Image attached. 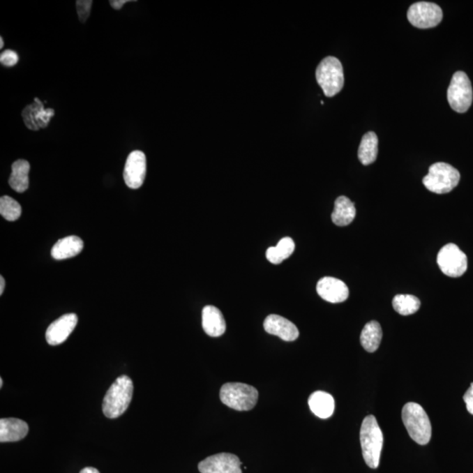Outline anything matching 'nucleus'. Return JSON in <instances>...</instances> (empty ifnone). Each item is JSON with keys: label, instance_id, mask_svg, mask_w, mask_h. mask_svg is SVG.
<instances>
[{"label": "nucleus", "instance_id": "dca6fc26", "mask_svg": "<svg viewBox=\"0 0 473 473\" xmlns=\"http://www.w3.org/2000/svg\"><path fill=\"white\" fill-rule=\"evenodd\" d=\"M203 329L210 337L218 338L225 333L226 324L222 312L215 306H205L202 313Z\"/></svg>", "mask_w": 473, "mask_h": 473}, {"label": "nucleus", "instance_id": "393cba45", "mask_svg": "<svg viewBox=\"0 0 473 473\" xmlns=\"http://www.w3.org/2000/svg\"><path fill=\"white\" fill-rule=\"evenodd\" d=\"M394 310L402 315L416 313L421 307V301L412 294H397L393 299Z\"/></svg>", "mask_w": 473, "mask_h": 473}, {"label": "nucleus", "instance_id": "a211bd4d", "mask_svg": "<svg viewBox=\"0 0 473 473\" xmlns=\"http://www.w3.org/2000/svg\"><path fill=\"white\" fill-rule=\"evenodd\" d=\"M308 406L315 416L321 419H328L334 413L335 400L330 393L317 391L308 398Z\"/></svg>", "mask_w": 473, "mask_h": 473}, {"label": "nucleus", "instance_id": "c756f323", "mask_svg": "<svg viewBox=\"0 0 473 473\" xmlns=\"http://www.w3.org/2000/svg\"><path fill=\"white\" fill-rule=\"evenodd\" d=\"M128 2H131V0H111L110 4H111L113 8L119 10L123 8V6H124L126 3Z\"/></svg>", "mask_w": 473, "mask_h": 473}, {"label": "nucleus", "instance_id": "7ed1b4c3", "mask_svg": "<svg viewBox=\"0 0 473 473\" xmlns=\"http://www.w3.org/2000/svg\"><path fill=\"white\" fill-rule=\"evenodd\" d=\"M403 421L410 436L418 444L430 443L432 428L423 407L414 403H407L403 409Z\"/></svg>", "mask_w": 473, "mask_h": 473}, {"label": "nucleus", "instance_id": "473e14b6", "mask_svg": "<svg viewBox=\"0 0 473 473\" xmlns=\"http://www.w3.org/2000/svg\"><path fill=\"white\" fill-rule=\"evenodd\" d=\"M3 47H4V40L2 37H0V49H2Z\"/></svg>", "mask_w": 473, "mask_h": 473}, {"label": "nucleus", "instance_id": "9d476101", "mask_svg": "<svg viewBox=\"0 0 473 473\" xmlns=\"http://www.w3.org/2000/svg\"><path fill=\"white\" fill-rule=\"evenodd\" d=\"M201 473H242L241 462L234 454L212 455L198 465Z\"/></svg>", "mask_w": 473, "mask_h": 473}, {"label": "nucleus", "instance_id": "72a5a7b5", "mask_svg": "<svg viewBox=\"0 0 473 473\" xmlns=\"http://www.w3.org/2000/svg\"><path fill=\"white\" fill-rule=\"evenodd\" d=\"M3 386V380L0 379V387Z\"/></svg>", "mask_w": 473, "mask_h": 473}, {"label": "nucleus", "instance_id": "f257e3e1", "mask_svg": "<svg viewBox=\"0 0 473 473\" xmlns=\"http://www.w3.org/2000/svg\"><path fill=\"white\" fill-rule=\"evenodd\" d=\"M133 393V380L126 375L119 377L108 389L103 402L105 416L110 419L122 416L131 403Z\"/></svg>", "mask_w": 473, "mask_h": 473}, {"label": "nucleus", "instance_id": "423d86ee", "mask_svg": "<svg viewBox=\"0 0 473 473\" xmlns=\"http://www.w3.org/2000/svg\"><path fill=\"white\" fill-rule=\"evenodd\" d=\"M460 181L458 170L450 164L437 163L428 169V174L423 183L427 190L436 194H446L454 190Z\"/></svg>", "mask_w": 473, "mask_h": 473}, {"label": "nucleus", "instance_id": "5701e85b", "mask_svg": "<svg viewBox=\"0 0 473 473\" xmlns=\"http://www.w3.org/2000/svg\"><path fill=\"white\" fill-rule=\"evenodd\" d=\"M382 339V326L376 321H371L365 325L361 335L363 348L368 352H375L380 347Z\"/></svg>", "mask_w": 473, "mask_h": 473}, {"label": "nucleus", "instance_id": "9b49d317", "mask_svg": "<svg viewBox=\"0 0 473 473\" xmlns=\"http://www.w3.org/2000/svg\"><path fill=\"white\" fill-rule=\"evenodd\" d=\"M147 172V159L142 151H133L126 160L124 170L125 183L128 187L137 190L142 186Z\"/></svg>", "mask_w": 473, "mask_h": 473}, {"label": "nucleus", "instance_id": "aec40b11", "mask_svg": "<svg viewBox=\"0 0 473 473\" xmlns=\"http://www.w3.org/2000/svg\"><path fill=\"white\" fill-rule=\"evenodd\" d=\"M356 217V208L348 197L341 195L335 201L334 211L332 212V222L338 226H346L352 224Z\"/></svg>", "mask_w": 473, "mask_h": 473}, {"label": "nucleus", "instance_id": "cd10ccee", "mask_svg": "<svg viewBox=\"0 0 473 473\" xmlns=\"http://www.w3.org/2000/svg\"><path fill=\"white\" fill-rule=\"evenodd\" d=\"M19 61L18 54L13 50H5L0 54V63L6 67L15 66Z\"/></svg>", "mask_w": 473, "mask_h": 473}, {"label": "nucleus", "instance_id": "f03ea898", "mask_svg": "<svg viewBox=\"0 0 473 473\" xmlns=\"http://www.w3.org/2000/svg\"><path fill=\"white\" fill-rule=\"evenodd\" d=\"M383 442L382 431L376 418L373 416H366L361 425V444L363 458L370 468L379 467Z\"/></svg>", "mask_w": 473, "mask_h": 473}, {"label": "nucleus", "instance_id": "412c9836", "mask_svg": "<svg viewBox=\"0 0 473 473\" xmlns=\"http://www.w3.org/2000/svg\"><path fill=\"white\" fill-rule=\"evenodd\" d=\"M30 164L27 160H16L12 166V174L10 177V186L19 193H23L29 187Z\"/></svg>", "mask_w": 473, "mask_h": 473}, {"label": "nucleus", "instance_id": "ddd939ff", "mask_svg": "<svg viewBox=\"0 0 473 473\" xmlns=\"http://www.w3.org/2000/svg\"><path fill=\"white\" fill-rule=\"evenodd\" d=\"M54 115L53 109L44 108V105L40 99L34 98V103L27 105L23 110L22 117L27 128L38 131L40 128H47L50 119Z\"/></svg>", "mask_w": 473, "mask_h": 473}, {"label": "nucleus", "instance_id": "f3484780", "mask_svg": "<svg viewBox=\"0 0 473 473\" xmlns=\"http://www.w3.org/2000/svg\"><path fill=\"white\" fill-rule=\"evenodd\" d=\"M29 425L17 418H3L0 420V442L9 443L22 440L29 433Z\"/></svg>", "mask_w": 473, "mask_h": 473}, {"label": "nucleus", "instance_id": "0eeeda50", "mask_svg": "<svg viewBox=\"0 0 473 473\" xmlns=\"http://www.w3.org/2000/svg\"><path fill=\"white\" fill-rule=\"evenodd\" d=\"M472 98V84L467 75L463 71L456 72L447 91L448 102L451 107L459 113L467 112L471 107Z\"/></svg>", "mask_w": 473, "mask_h": 473}, {"label": "nucleus", "instance_id": "f8f14e48", "mask_svg": "<svg viewBox=\"0 0 473 473\" xmlns=\"http://www.w3.org/2000/svg\"><path fill=\"white\" fill-rule=\"evenodd\" d=\"M78 322L77 315L74 313L63 315L53 322L46 331L47 342L50 345H58L66 341L75 330Z\"/></svg>", "mask_w": 473, "mask_h": 473}, {"label": "nucleus", "instance_id": "2eb2a0df", "mask_svg": "<svg viewBox=\"0 0 473 473\" xmlns=\"http://www.w3.org/2000/svg\"><path fill=\"white\" fill-rule=\"evenodd\" d=\"M263 326L267 333L277 336L284 341L292 342L299 337L296 325L279 315H269L264 321Z\"/></svg>", "mask_w": 473, "mask_h": 473}, {"label": "nucleus", "instance_id": "7c9ffc66", "mask_svg": "<svg viewBox=\"0 0 473 473\" xmlns=\"http://www.w3.org/2000/svg\"><path fill=\"white\" fill-rule=\"evenodd\" d=\"M5 287H6L5 279L4 277L1 276H0V296H2L3 293H4Z\"/></svg>", "mask_w": 473, "mask_h": 473}, {"label": "nucleus", "instance_id": "4be33fe9", "mask_svg": "<svg viewBox=\"0 0 473 473\" xmlns=\"http://www.w3.org/2000/svg\"><path fill=\"white\" fill-rule=\"evenodd\" d=\"M378 137L375 133L368 132L362 137L358 156L363 165H369L375 162L378 156Z\"/></svg>", "mask_w": 473, "mask_h": 473}, {"label": "nucleus", "instance_id": "39448f33", "mask_svg": "<svg viewBox=\"0 0 473 473\" xmlns=\"http://www.w3.org/2000/svg\"><path fill=\"white\" fill-rule=\"evenodd\" d=\"M315 77L326 97H334L344 87V70L338 58L328 57L322 60L315 70Z\"/></svg>", "mask_w": 473, "mask_h": 473}, {"label": "nucleus", "instance_id": "6e6552de", "mask_svg": "<svg viewBox=\"0 0 473 473\" xmlns=\"http://www.w3.org/2000/svg\"><path fill=\"white\" fill-rule=\"evenodd\" d=\"M437 264L445 276L458 278L466 272L467 257L455 244L444 246L438 253Z\"/></svg>", "mask_w": 473, "mask_h": 473}, {"label": "nucleus", "instance_id": "2f4dec72", "mask_svg": "<svg viewBox=\"0 0 473 473\" xmlns=\"http://www.w3.org/2000/svg\"><path fill=\"white\" fill-rule=\"evenodd\" d=\"M80 473H100L98 471L97 469L93 468V467H87L80 472Z\"/></svg>", "mask_w": 473, "mask_h": 473}, {"label": "nucleus", "instance_id": "20e7f679", "mask_svg": "<svg viewBox=\"0 0 473 473\" xmlns=\"http://www.w3.org/2000/svg\"><path fill=\"white\" fill-rule=\"evenodd\" d=\"M258 390L245 383H225L220 390L221 402L238 411L253 410L258 402Z\"/></svg>", "mask_w": 473, "mask_h": 473}, {"label": "nucleus", "instance_id": "a878e982", "mask_svg": "<svg viewBox=\"0 0 473 473\" xmlns=\"http://www.w3.org/2000/svg\"><path fill=\"white\" fill-rule=\"evenodd\" d=\"M22 207L13 198L4 195L0 198V214L10 222L16 221L22 215Z\"/></svg>", "mask_w": 473, "mask_h": 473}, {"label": "nucleus", "instance_id": "bb28decb", "mask_svg": "<svg viewBox=\"0 0 473 473\" xmlns=\"http://www.w3.org/2000/svg\"><path fill=\"white\" fill-rule=\"evenodd\" d=\"M75 3H77L79 20L81 22H87L89 16H90L91 6L93 2L91 0H77Z\"/></svg>", "mask_w": 473, "mask_h": 473}, {"label": "nucleus", "instance_id": "1a4fd4ad", "mask_svg": "<svg viewBox=\"0 0 473 473\" xmlns=\"http://www.w3.org/2000/svg\"><path fill=\"white\" fill-rule=\"evenodd\" d=\"M407 19L418 29H431L443 20V11L440 6L430 2H417L410 6Z\"/></svg>", "mask_w": 473, "mask_h": 473}, {"label": "nucleus", "instance_id": "4468645a", "mask_svg": "<svg viewBox=\"0 0 473 473\" xmlns=\"http://www.w3.org/2000/svg\"><path fill=\"white\" fill-rule=\"evenodd\" d=\"M317 292L322 299L331 303H340L348 299L349 289L341 280L324 277L317 283Z\"/></svg>", "mask_w": 473, "mask_h": 473}, {"label": "nucleus", "instance_id": "b1692460", "mask_svg": "<svg viewBox=\"0 0 473 473\" xmlns=\"http://www.w3.org/2000/svg\"><path fill=\"white\" fill-rule=\"evenodd\" d=\"M296 245L292 239L286 236L280 239L276 246H271L266 250V257L269 262L277 265L283 260L289 259L293 255Z\"/></svg>", "mask_w": 473, "mask_h": 473}, {"label": "nucleus", "instance_id": "c85d7f7f", "mask_svg": "<svg viewBox=\"0 0 473 473\" xmlns=\"http://www.w3.org/2000/svg\"><path fill=\"white\" fill-rule=\"evenodd\" d=\"M464 400L466 404V409L468 412L473 416V382L471 384L470 389L466 391L464 396Z\"/></svg>", "mask_w": 473, "mask_h": 473}, {"label": "nucleus", "instance_id": "6ab92c4d", "mask_svg": "<svg viewBox=\"0 0 473 473\" xmlns=\"http://www.w3.org/2000/svg\"><path fill=\"white\" fill-rule=\"evenodd\" d=\"M84 248V241L77 236H68L60 239L51 250L54 260H61L72 258L79 255Z\"/></svg>", "mask_w": 473, "mask_h": 473}]
</instances>
